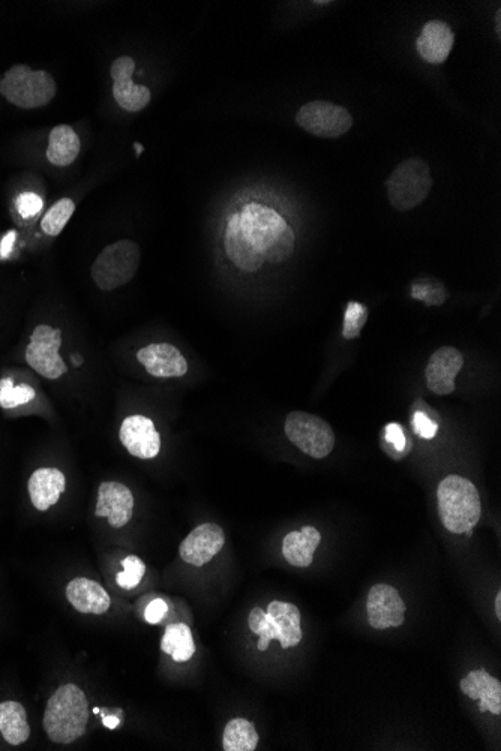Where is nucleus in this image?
<instances>
[{
    "instance_id": "1",
    "label": "nucleus",
    "mask_w": 501,
    "mask_h": 751,
    "mask_svg": "<svg viewBox=\"0 0 501 751\" xmlns=\"http://www.w3.org/2000/svg\"><path fill=\"white\" fill-rule=\"evenodd\" d=\"M240 227L246 239L270 264L287 261L294 252V233L285 219L270 207L246 204L240 212Z\"/></svg>"
},
{
    "instance_id": "2",
    "label": "nucleus",
    "mask_w": 501,
    "mask_h": 751,
    "mask_svg": "<svg viewBox=\"0 0 501 751\" xmlns=\"http://www.w3.org/2000/svg\"><path fill=\"white\" fill-rule=\"evenodd\" d=\"M441 524L453 534H470L482 516V503L476 486L464 477L450 474L437 489Z\"/></svg>"
},
{
    "instance_id": "3",
    "label": "nucleus",
    "mask_w": 501,
    "mask_h": 751,
    "mask_svg": "<svg viewBox=\"0 0 501 751\" xmlns=\"http://www.w3.org/2000/svg\"><path fill=\"white\" fill-rule=\"evenodd\" d=\"M89 722L86 696L74 684H66L48 699L44 713L47 737L56 744H72L83 737Z\"/></svg>"
},
{
    "instance_id": "4",
    "label": "nucleus",
    "mask_w": 501,
    "mask_h": 751,
    "mask_svg": "<svg viewBox=\"0 0 501 751\" xmlns=\"http://www.w3.org/2000/svg\"><path fill=\"white\" fill-rule=\"evenodd\" d=\"M56 92V81L48 72L32 71L27 65L12 66L0 80V95L24 110L45 107Z\"/></svg>"
},
{
    "instance_id": "5",
    "label": "nucleus",
    "mask_w": 501,
    "mask_h": 751,
    "mask_svg": "<svg viewBox=\"0 0 501 751\" xmlns=\"http://www.w3.org/2000/svg\"><path fill=\"white\" fill-rule=\"evenodd\" d=\"M140 246L132 240H119L102 249L92 264L93 282L102 291H113L132 281L140 266Z\"/></svg>"
},
{
    "instance_id": "6",
    "label": "nucleus",
    "mask_w": 501,
    "mask_h": 751,
    "mask_svg": "<svg viewBox=\"0 0 501 751\" xmlns=\"http://www.w3.org/2000/svg\"><path fill=\"white\" fill-rule=\"evenodd\" d=\"M387 197L393 209L408 212L423 203L432 189L429 165L423 159L410 158L401 162L386 182Z\"/></svg>"
},
{
    "instance_id": "7",
    "label": "nucleus",
    "mask_w": 501,
    "mask_h": 751,
    "mask_svg": "<svg viewBox=\"0 0 501 751\" xmlns=\"http://www.w3.org/2000/svg\"><path fill=\"white\" fill-rule=\"evenodd\" d=\"M285 435L312 459H324L335 449L336 438L326 420L305 411H293L285 420Z\"/></svg>"
},
{
    "instance_id": "8",
    "label": "nucleus",
    "mask_w": 501,
    "mask_h": 751,
    "mask_svg": "<svg viewBox=\"0 0 501 751\" xmlns=\"http://www.w3.org/2000/svg\"><path fill=\"white\" fill-rule=\"evenodd\" d=\"M296 123L315 137L338 138L351 128L353 117L341 105L311 101L297 111Z\"/></svg>"
},
{
    "instance_id": "9",
    "label": "nucleus",
    "mask_w": 501,
    "mask_h": 751,
    "mask_svg": "<svg viewBox=\"0 0 501 751\" xmlns=\"http://www.w3.org/2000/svg\"><path fill=\"white\" fill-rule=\"evenodd\" d=\"M62 345V332L53 327L41 326L33 330L30 344L26 348V362L33 371L48 380H56L68 371V366L59 356Z\"/></svg>"
},
{
    "instance_id": "10",
    "label": "nucleus",
    "mask_w": 501,
    "mask_h": 751,
    "mask_svg": "<svg viewBox=\"0 0 501 751\" xmlns=\"http://www.w3.org/2000/svg\"><path fill=\"white\" fill-rule=\"evenodd\" d=\"M404 600L395 588L387 584H377L369 590L366 612L368 623L372 629H395L402 626L405 620Z\"/></svg>"
},
{
    "instance_id": "11",
    "label": "nucleus",
    "mask_w": 501,
    "mask_h": 751,
    "mask_svg": "<svg viewBox=\"0 0 501 751\" xmlns=\"http://www.w3.org/2000/svg\"><path fill=\"white\" fill-rule=\"evenodd\" d=\"M135 62L132 57L120 56L111 65L110 75L113 78V96L120 108L129 113H137L149 105L150 90L146 86H138L132 81Z\"/></svg>"
},
{
    "instance_id": "12",
    "label": "nucleus",
    "mask_w": 501,
    "mask_h": 751,
    "mask_svg": "<svg viewBox=\"0 0 501 751\" xmlns=\"http://www.w3.org/2000/svg\"><path fill=\"white\" fill-rule=\"evenodd\" d=\"M225 534L219 525L207 522L198 525L180 543L179 555L185 563L194 567H203L224 548Z\"/></svg>"
},
{
    "instance_id": "13",
    "label": "nucleus",
    "mask_w": 501,
    "mask_h": 751,
    "mask_svg": "<svg viewBox=\"0 0 501 751\" xmlns=\"http://www.w3.org/2000/svg\"><path fill=\"white\" fill-rule=\"evenodd\" d=\"M464 366L461 351L453 347L438 348L429 357L425 377L428 389L434 395L447 396L455 392V378Z\"/></svg>"
},
{
    "instance_id": "14",
    "label": "nucleus",
    "mask_w": 501,
    "mask_h": 751,
    "mask_svg": "<svg viewBox=\"0 0 501 751\" xmlns=\"http://www.w3.org/2000/svg\"><path fill=\"white\" fill-rule=\"evenodd\" d=\"M119 437L125 449L138 459L156 458L161 450V437L155 425L149 417L140 414L123 420Z\"/></svg>"
},
{
    "instance_id": "15",
    "label": "nucleus",
    "mask_w": 501,
    "mask_h": 751,
    "mask_svg": "<svg viewBox=\"0 0 501 751\" xmlns=\"http://www.w3.org/2000/svg\"><path fill=\"white\" fill-rule=\"evenodd\" d=\"M134 513L132 492L122 483L105 482L99 486L95 515L107 518L113 528H122L131 521Z\"/></svg>"
},
{
    "instance_id": "16",
    "label": "nucleus",
    "mask_w": 501,
    "mask_h": 751,
    "mask_svg": "<svg viewBox=\"0 0 501 751\" xmlns=\"http://www.w3.org/2000/svg\"><path fill=\"white\" fill-rule=\"evenodd\" d=\"M137 359L152 377L179 378L188 372V362L183 354L167 342L141 348L137 353Z\"/></svg>"
},
{
    "instance_id": "17",
    "label": "nucleus",
    "mask_w": 501,
    "mask_h": 751,
    "mask_svg": "<svg viewBox=\"0 0 501 751\" xmlns=\"http://www.w3.org/2000/svg\"><path fill=\"white\" fill-rule=\"evenodd\" d=\"M225 252L233 261L234 266L243 272H257L266 263L263 255L243 234L242 227H240V213H233L228 218L227 230H225Z\"/></svg>"
},
{
    "instance_id": "18",
    "label": "nucleus",
    "mask_w": 501,
    "mask_h": 751,
    "mask_svg": "<svg viewBox=\"0 0 501 751\" xmlns=\"http://www.w3.org/2000/svg\"><path fill=\"white\" fill-rule=\"evenodd\" d=\"M461 692L473 701H479V710L488 711L494 716L501 714V683L483 669L470 672L462 678Z\"/></svg>"
},
{
    "instance_id": "19",
    "label": "nucleus",
    "mask_w": 501,
    "mask_h": 751,
    "mask_svg": "<svg viewBox=\"0 0 501 751\" xmlns=\"http://www.w3.org/2000/svg\"><path fill=\"white\" fill-rule=\"evenodd\" d=\"M455 35L449 24L440 20H432L425 24L422 33L417 38V53L425 62L440 65L449 57Z\"/></svg>"
},
{
    "instance_id": "20",
    "label": "nucleus",
    "mask_w": 501,
    "mask_h": 751,
    "mask_svg": "<svg viewBox=\"0 0 501 751\" xmlns=\"http://www.w3.org/2000/svg\"><path fill=\"white\" fill-rule=\"evenodd\" d=\"M66 597L80 614L102 615L108 612L111 606L107 591L95 581L86 578H77L69 582Z\"/></svg>"
},
{
    "instance_id": "21",
    "label": "nucleus",
    "mask_w": 501,
    "mask_h": 751,
    "mask_svg": "<svg viewBox=\"0 0 501 751\" xmlns=\"http://www.w3.org/2000/svg\"><path fill=\"white\" fill-rule=\"evenodd\" d=\"M266 620L276 632V639L282 648L297 647L302 641L303 632L300 627V611L291 603L272 602L267 608Z\"/></svg>"
},
{
    "instance_id": "22",
    "label": "nucleus",
    "mask_w": 501,
    "mask_h": 751,
    "mask_svg": "<svg viewBox=\"0 0 501 751\" xmlns=\"http://www.w3.org/2000/svg\"><path fill=\"white\" fill-rule=\"evenodd\" d=\"M66 480L56 468H39L29 479V495L36 510L50 509L65 492Z\"/></svg>"
},
{
    "instance_id": "23",
    "label": "nucleus",
    "mask_w": 501,
    "mask_h": 751,
    "mask_svg": "<svg viewBox=\"0 0 501 751\" xmlns=\"http://www.w3.org/2000/svg\"><path fill=\"white\" fill-rule=\"evenodd\" d=\"M321 534L317 528L303 527L300 531H291L282 543V555L291 566L305 569L314 561V554L320 545Z\"/></svg>"
},
{
    "instance_id": "24",
    "label": "nucleus",
    "mask_w": 501,
    "mask_h": 751,
    "mask_svg": "<svg viewBox=\"0 0 501 751\" xmlns=\"http://www.w3.org/2000/svg\"><path fill=\"white\" fill-rule=\"evenodd\" d=\"M81 143L77 132L68 125H57L51 129L48 140L47 159L56 167H68L77 159Z\"/></svg>"
},
{
    "instance_id": "25",
    "label": "nucleus",
    "mask_w": 501,
    "mask_h": 751,
    "mask_svg": "<svg viewBox=\"0 0 501 751\" xmlns=\"http://www.w3.org/2000/svg\"><path fill=\"white\" fill-rule=\"evenodd\" d=\"M0 732L11 746H20L29 740L30 726L23 705L14 701L0 704Z\"/></svg>"
},
{
    "instance_id": "26",
    "label": "nucleus",
    "mask_w": 501,
    "mask_h": 751,
    "mask_svg": "<svg viewBox=\"0 0 501 751\" xmlns=\"http://www.w3.org/2000/svg\"><path fill=\"white\" fill-rule=\"evenodd\" d=\"M161 650L162 653L173 657L174 662L183 663L191 660L195 654L191 629L183 623L170 624L162 636Z\"/></svg>"
},
{
    "instance_id": "27",
    "label": "nucleus",
    "mask_w": 501,
    "mask_h": 751,
    "mask_svg": "<svg viewBox=\"0 0 501 751\" xmlns=\"http://www.w3.org/2000/svg\"><path fill=\"white\" fill-rule=\"evenodd\" d=\"M258 734L255 726L246 719H233L227 723L222 737L225 751H254L257 749Z\"/></svg>"
},
{
    "instance_id": "28",
    "label": "nucleus",
    "mask_w": 501,
    "mask_h": 751,
    "mask_svg": "<svg viewBox=\"0 0 501 751\" xmlns=\"http://www.w3.org/2000/svg\"><path fill=\"white\" fill-rule=\"evenodd\" d=\"M75 212V204L71 198H62L48 209L41 221V228L48 236H59L69 219Z\"/></svg>"
},
{
    "instance_id": "29",
    "label": "nucleus",
    "mask_w": 501,
    "mask_h": 751,
    "mask_svg": "<svg viewBox=\"0 0 501 751\" xmlns=\"http://www.w3.org/2000/svg\"><path fill=\"white\" fill-rule=\"evenodd\" d=\"M35 398V390L26 384L14 386L12 378H5L0 381V407L9 410V408L18 407V405L27 404Z\"/></svg>"
},
{
    "instance_id": "30",
    "label": "nucleus",
    "mask_w": 501,
    "mask_h": 751,
    "mask_svg": "<svg viewBox=\"0 0 501 751\" xmlns=\"http://www.w3.org/2000/svg\"><path fill=\"white\" fill-rule=\"evenodd\" d=\"M368 321V309L365 305L357 302H350L345 308L344 329L342 335L345 339H354L360 335L363 326Z\"/></svg>"
},
{
    "instance_id": "31",
    "label": "nucleus",
    "mask_w": 501,
    "mask_h": 751,
    "mask_svg": "<svg viewBox=\"0 0 501 751\" xmlns=\"http://www.w3.org/2000/svg\"><path fill=\"white\" fill-rule=\"evenodd\" d=\"M123 572L119 573L116 578L117 585L123 590H134L135 587L140 585L141 579H143L144 573H146V566L140 558L135 555H129L122 561Z\"/></svg>"
},
{
    "instance_id": "32",
    "label": "nucleus",
    "mask_w": 501,
    "mask_h": 751,
    "mask_svg": "<svg viewBox=\"0 0 501 751\" xmlns=\"http://www.w3.org/2000/svg\"><path fill=\"white\" fill-rule=\"evenodd\" d=\"M411 296L423 300L426 305H440L446 300L447 293L441 285L435 288L431 282H417L411 288Z\"/></svg>"
},
{
    "instance_id": "33",
    "label": "nucleus",
    "mask_w": 501,
    "mask_h": 751,
    "mask_svg": "<svg viewBox=\"0 0 501 751\" xmlns=\"http://www.w3.org/2000/svg\"><path fill=\"white\" fill-rule=\"evenodd\" d=\"M17 210L23 218H33L41 212L44 201L35 192H23L17 198Z\"/></svg>"
},
{
    "instance_id": "34",
    "label": "nucleus",
    "mask_w": 501,
    "mask_h": 751,
    "mask_svg": "<svg viewBox=\"0 0 501 751\" xmlns=\"http://www.w3.org/2000/svg\"><path fill=\"white\" fill-rule=\"evenodd\" d=\"M414 432L425 440H432L437 435L438 425L429 419L423 411H416L413 416Z\"/></svg>"
},
{
    "instance_id": "35",
    "label": "nucleus",
    "mask_w": 501,
    "mask_h": 751,
    "mask_svg": "<svg viewBox=\"0 0 501 751\" xmlns=\"http://www.w3.org/2000/svg\"><path fill=\"white\" fill-rule=\"evenodd\" d=\"M384 437H386L387 443L392 444L396 452H402L405 446H407L404 431H402L401 425H398V423H389L386 429H384Z\"/></svg>"
},
{
    "instance_id": "36",
    "label": "nucleus",
    "mask_w": 501,
    "mask_h": 751,
    "mask_svg": "<svg viewBox=\"0 0 501 751\" xmlns=\"http://www.w3.org/2000/svg\"><path fill=\"white\" fill-rule=\"evenodd\" d=\"M167 603L162 599H155L147 605L146 612H144V620L149 624H159L162 618L167 614Z\"/></svg>"
},
{
    "instance_id": "37",
    "label": "nucleus",
    "mask_w": 501,
    "mask_h": 751,
    "mask_svg": "<svg viewBox=\"0 0 501 751\" xmlns=\"http://www.w3.org/2000/svg\"><path fill=\"white\" fill-rule=\"evenodd\" d=\"M15 237H17V233L11 230L0 240V260H6L9 254H11L12 248H14Z\"/></svg>"
},
{
    "instance_id": "38",
    "label": "nucleus",
    "mask_w": 501,
    "mask_h": 751,
    "mask_svg": "<svg viewBox=\"0 0 501 751\" xmlns=\"http://www.w3.org/2000/svg\"><path fill=\"white\" fill-rule=\"evenodd\" d=\"M101 716H102V725H104L105 728H107V729H111V731H113V729H116L117 726L120 725V719H119V717H116V716H104V714H101Z\"/></svg>"
},
{
    "instance_id": "39",
    "label": "nucleus",
    "mask_w": 501,
    "mask_h": 751,
    "mask_svg": "<svg viewBox=\"0 0 501 751\" xmlns=\"http://www.w3.org/2000/svg\"><path fill=\"white\" fill-rule=\"evenodd\" d=\"M495 615H497L498 620H501V593H498L497 596H495Z\"/></svg>"
},
{
    "instance_id": "40",
    "label": "nucleus",
    "mask_w": 501,
    "mask_h": 751,
    "mask_svg": "<svg viewBox=\"0 0 501 751\" xmlns=\"http://www.w3.org/2000/svg\"><path fill=\"white\" fill-rule=\"evenodd\" d=\"M500 15H501V9H498L497 11V17H495V24H497V33L500 35Z\"/></svg>"
},
{
    "instance_id": "41",
    "label": "nucleus",
    "mask_w": 501,
    "mask_h": 751,
    "mask_svg": "<svg viewBox=\"0 0 501 751\" xmlns=\"http://www.w3.org/2000/svg\"><path fill=\"white\" fill-rule=\"evenodd\" d=\"M72 360H74V365L75 366H80L81 365L80 356H74V357H72Z\"/></svg>"
},
{
    "instance_id": "42",
    "label": "nucleus",
    "mask_w": 501,
    "mask_h": 751,
    "mask_svg": "<svg viewBox=\"0 0 501 751\" xmlns=\"http://www.w3.org/2000/svg\"><path fill=\"white\" fill-rule=\"evenodd\" d=\"M134 146H135V149H137L138 155H140V153L143 152V146H141V144H138V143H135Z\"/></svg>"
},
{
    "instance_id": "43",
    "label": "nucleus",
    "mask_w": 501,
    "mask_h": 751,
    "mask_svg": "<svg viewBox=\"0 0 501 751\" xmlns=\"http://www.w3.org/2000/svg\"><path fill=\"white\" fill-rule=\"evenodd\" d=\"M93 713L95 714L101 713V710H99V708H95V710H93Z\"/></svg>"
}]
</instances>
